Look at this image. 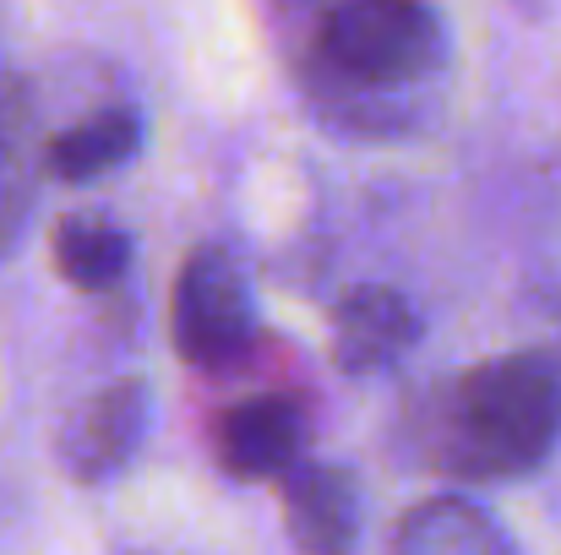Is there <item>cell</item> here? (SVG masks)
<instances>
[{"label":"cell","mask_w":561,"mask_h":555,"mask_svg":"<svg viewBox=\"0 0 561 555\" xmlns=\"http://www.w3.org/2000/svg\"><path fill=\"white\" fill-rule=\"evenodd\" d=\"M284 529L300 555H355L360 545V523H366V501H360V479L344 463H311L300 458L284 479Z\"/></svg>","instance_id":"6"},{"label":"cell","mask_w":561,"mask_h":555,"mask_svg":"<svg viewBox=\"0 0 561 555\" xmlns=\"http://www.w3.org/2000/svg\"><path fill=\"white\" fill-rule=\"evenodd\" d=\"M170 344L191 370L240 366L256 344V300L229 251H191L170 294Z\"/></svg>","instance_id":"3"},{"label":"cell","mask_w":561,"mask_h":555,"mask_svg":"<svg viewBox=\"0 0 561 555\" xmlns=\"http://www.w3.org/2000/svg\"><path fill=\"white\" fill-rule=\"evenodd\" d=\"M447 71L436 0H333L306 49V88L344 120L392 115Z\"/></svg>","instance_id":"2"},{"label":"cell","mask_w":561,"mask_h":555,"mask_svg":"<svg viewBox=\"0 0 561 555\" xmlns=\"http://www.w3.org/2000/svg\"><path fill=\"white\" fill-rule=\"evenodd\" d=\"M49 256H55V273L82 289V294H104L115 289L126 273H131V234L110 218H93V212H71L55 223L49 234Z\"/></svg>","instance_id":"10"},{"label":"cell","mask_w":561,"mask_h":555,"mask_svg":"<svg viewBox=\"0 0 561 555\" xmlns=\"http://www.w3.org/2000/svg\"><path fill=\"white\" fill-rule=\"evenodd\" d=\"M148 425H153V392L142 381H110V386H99L88 403H77V414L60 430V463H66V474L77 485L115 479L137 458Z\"/></svg>","instance_id":"5"},{"label":"cell","mask_w":561,"mask_h":555,"mask_svg":"<svg viewBox=\"0 0 561 555\" xmlns=\"http://www.w3.org/2000/svg\"><path fill=\"white\" fill-rule=\"evenodd\" d=\"M306 441H311V425H306L300 397L289 392H256L213 419V458L240 485L284 479L306 458Z\"/></svg>","instance_id":"4"},{"label":"cell","mask_w":561,"mask_h":555,"mask_svg":"<svg viewBox=\"0 0 561 555\" xmlns=\"http://www.w3.org/2000/svg\"><path fill=\"white\" fill-rule=\"evenodd\" d=\"M561 447V366L540 349L480 360L425 408V458L458 479H524Z\"/></svg>","instance_id":"1"},{"label":"cell","mask_w":561,"mask_h":555,"mask_svg":"<svg viewBox=\"0 0 561 555\" xmlns=\"http://www.w3.org/2000/svg\"><path fill=\"white\" fill-rule=\"evenodd\" d=\"M137 148H142V115L131 104H110V109H93L88 120L66 126L60 137H49L44 170L66 185H88L131 164Z\"/></svg>","instance_id":"8"},{"label":"cell","mask_w":561,"mask_h":555,"mask_svg":"<svg viewBox=\"0 0 561 555\" xmlns=\"http://www.w3.org/2000/svg\"><path fill=\"white\" fill-rule=\"evenodd\" d=\"M420 338V316L398 289L360 284L333 305V327H328V349L333 366L344 375H376V370L398 366Z\"/></svg>","instance_id":"7"},{"label":"cell","mask_w":561,"mask_h":555,"mask_svg":"<svg viewBox=\"0 0 561 555\" xmlns=\"http://www.w3.org/2000/svg\"><path fill=\"white\" fill-rule=\"evenodd\" d=\"M392 555H518V551L496 529V518H485L463 496H431V501L403 512V523L392 534Z\"/></svg>","instance_id":"9"}]
</instances>
